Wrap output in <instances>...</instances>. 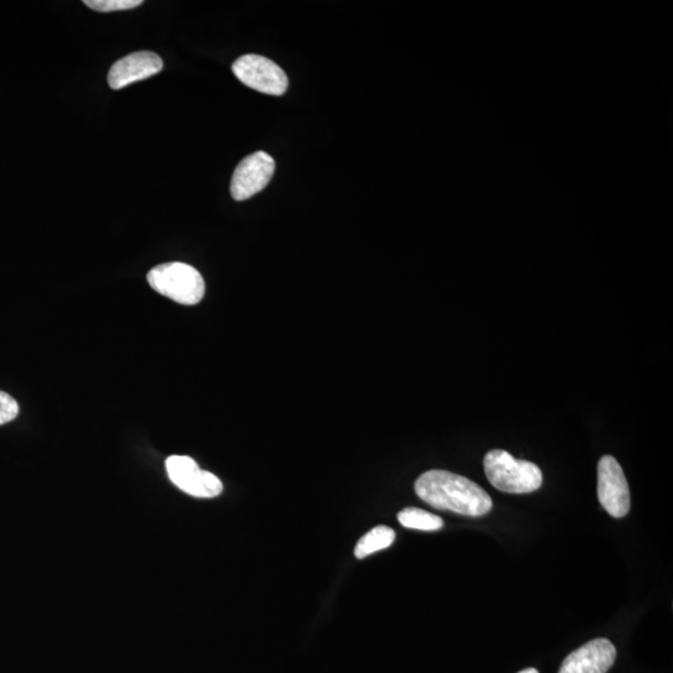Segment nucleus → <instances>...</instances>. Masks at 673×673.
Listing matches in <instances>:
<instances>
[{
	"label": "nucleus",
	"instance_id": "obj_9",
	"mask_svg": "<svg viewBox=\"0 0 673 673\" xmlns=\"http://www.w3.org/2000/svg\"><path fill=\"white\" fill-rule=\"evenodd\" d=\"M163 67V60L153 52L129 54L111 67L108 83L111 89L120 90L130 84L154 77L163 70Z\"/></svg>",
	"mask_w": 673,
	"mask_h": 673
},
{
	"label": "nucleus",
	"instance_id": "obj_4",
	"mask_svg": "<svg viewBox=\"0 0 673 673\" xmlns=\"http://www.w3.org/2000/svg\"><path fill=\"white\" fill-rule=\"evenodd\" d=\"M597 497L612 518L621 519L629 514V484L621 465L611 455H604L597 464Z\"/></svg>",
	"mask_w": 673,
	"mask_h": 673
},
{
	"label": "nucleus",
	"instance_id": "obj_11",
	"mask_svg": "<svg viewBox=\"0 0 673 673\" xmlns=\"http://www.w3.org/2000/svg\"><path fill=\"white\" fill-rule=\"evenodd\" d=\"M399 523L404 528L423 531H437L443 528L444 521L438 515L418 508H406L398 514Z\"/></svg>",
	"mask_w": 673,
	"mask_h": 673
},
{
	"label": "nucleus",
	"instance_id": "obj_2",
	"mask_svg": "<svg viewBox=\"0 0 673 673\" xmlns=\"http://www.w3.org/2000/svg\"><path fill=\"white\" fill-rule=\"evenodd\" d=\"M484 470L493 487L503 493L529 494L543 484V473L538 465L515 459L502 449H494L485 455Z\"/></svg>",
	"mask_w": 673,
	"mask_h": 673
},
{
	"label": "nucleus",
	"instance_id": "obj_3",
	"mask_svg": "<svg viewBox=\"0 0 673 673\" xmlns=\"http://www.w3.org/2000/svg\"><path fill=\"white\" fill-rule=\"evenodd\" d=\"M148 282L153 290L180 305H197L205 296L204 278L187 263L169 262L156 266L148 273Z\"/></svg>",
	"mask_w": 673,
	"mask_h": 673
},
{
	"label": "nucleus",
	"instance_id": "obj_7",
	"mask_svg": "<svg viewBox=\"0 0 673 673\" xmlns=\"http://www.w3.org/2000/svg\"><path fill=\"white\" fill-rule=\"evenodd\" d=\"M276 163L270 155L257 151L241 161L232 175L231 195L236 201H245L270 184Z\"/></svg>",
	"mask_w": 673,
	"mask_h": 673
},
{
	"label": "nucleus",
	"instance_id": "obj_6",
	"mask_svg": "<svg viewBox=\"0 0 673 673\" xmlns=\"http://www.w3.org/2000/svg\"><path fill=\"white\" fill-rule=\"evenodd\" d=\"M166 472L177 488L195 498H215L224 490L216 475L200 469L195 460L186 455H171L166 460Z\"/></svg>",
	"mask_w": 673,
	"mask_h": 673
},
{
	"label": "nucleus",
	"instance_id": "obj_8",
	"mask_svg": "<svg viewBox=\"0 0 673 673\" xmlns=\"http://www.w3.org/2000/svg\"><path fill=\"white\" fill-rule=\"evenodd\" d=\"M615 660L614 644L607 639H596L571 652L559 673H607Z\"/></svg>",
	"mask_w": 673,
	"mask_h": 673
},
{
	"label": "nucleus",
	"instance_id": "obj_13",
	"mask_svg": "<svg viewBox=\"0 0 673 673\" xmlns=\"http://www.w3.org/2000/svg\"><path fill=\"white\" fill-rule=\"evenodd\" d=\"M19 413L17 401L9 394L0 392V425L14 421Z\"/></svg>",
	"mask_w": 673,
	"mask_h": 673
},
{
	"label": "nucleus",
	"instance_id": "obj_10",
	"mask_svg": "<svg viewBox=\"0 0 673 673\" xmlns=\"http://www.w3.org/2000/svg\"><path fill=\"white\" fill-rule=\"evenodd\" d=\"M396 540V533L388 526H376L368 534L364 535L358 541L354 554L358 559L367 558V556L389 548Z\"/></svg>",
	"mask_w": 673,
	"mask_h": 673
},
{
	"label": "nucleus",
	"instance_id": "obj_1",
	"mask_svg": "<svg viewBox=\"0 0 673 673\" xmlns=\"http://www.w3.org/2000/svg\"><path fill=\"white\" fill-rule=\"evenodd\" d=\"M414 489L423 502L435 509L473 518L487 515L493 509V500L482 487L447 470H429L422 474Z\"/></svg>",
	"mask_w": 673,
	"mask_h": 673
},
{
	"label": "nucleus",
	"instance_id": "obj_12",
	"mask_svg": "<svg viewBox=\"0 0 673 673\" xmlns=\"http://www.w3.org/2000/svg\"><path fill=\"white\" fill-rule=\"evenodd\" d=\"M84 4L96 12L111 13L138 8L143 2L141 0H85Z\"/></svg>",
	"mask_w": 673,
	"mask_h": 673
},
{
	"label": "nucleus",
	"instance_id": "obj_5",
	"mask_svg": "<svg viewBox=\"0 0 673 673\" xmlns=\"http://www.w3.org/2000/svg\"><path fill=\"white\" fill-rule=\"evenodd\" d=\"M232 72L242 84L262 94L281 96L288 89L286 73L262 55H242L232 65Z\"/></svg>",
	"mask_w": 673,
	"mask_h": 673
},
{
	"label": "nucleus",
	"instance_id": "obj_14",
	"mask_svg": "<svg viewBox=\"0 0 673 673\" xmlns=\"http://www.w3.org/2000/svg\"><path fill=\"white\" fill-rule=\"evenodd\" d=\"M519 673H539V671L535 670V669H526V670H523Z\"/></svg>",
	"mask_w": 673,
	"mask_h": 673
}]
</instances>
